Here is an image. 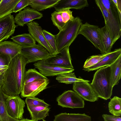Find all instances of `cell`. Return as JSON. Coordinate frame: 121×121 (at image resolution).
Instances as JSON below:
<instances>
[{"label": "cell", "instance_id": "11", "mask_svg": "<svg viewBox=\"0 0 121 121\" xmlns=\"http://www.w3.org/2000/svg\"><path fill=\"white\" fill-rule=\"evenodd\" d=\"M73 89L84 100L91 102L98 100V97L90 84L85 82H79L73 84Z\"/></svg>", "mask_w": 121, "mask_h": 121}, {"label": "cell", "instance_id": "40", "mask_svg": "<svg viewBox=\"0 0 121 121\" xmlns=\"http://www.w3.org/2000/svg\"><path fill=\"white\" fill-rule=\"evenodd\" d=\"M4 74L0 72V89L2 85Z\"/></svg>", "mask_w": 121, "mask_h": 121}, {"label": "cell", "instance_id": "24", "mask_svg": "<svg viewBox=\"0 0 121 121\" xmlns=\"http://www.w3.org/2000/svg\"><path fill=\"white\" fill-rule=\"evenodd\" d=\"M59 0H31V2L29 5L39 12L54 7Z\"/></svg>", "mask_w": 121, "mask_h": 121}, {"label": "cell", "instance_id": "31", "mask_svg": "<svg viewBox=\"0 0 121 121\" xmlns=\"http://www.w3.org/2000/svg\"><path fill=\"white\" fill-rule=\"evenodd\" d=\"M111 52L104 54L94 55L90 56L85 61L83 66V68H88L96 64L109 54Z\"/></svg>", "mask_w": 121, "mask_h": 121}, {"label": "cell", "instance_id": "32", "mask_svg": "<svg viewBox=\"0 0 121 121\" xmlns=\"http://www.w3.org/2000/svg\"><path fill=\"white\" fill-rule=\"evenodd\" d=\"M51 19L53 24L56 26L60 30H62L66 24L62 21L61 13L59 11H55L51 14Z\"/></svg>", "mask_w": 121, "mask_h": 121}, {"label": "cell", "instance_id": "42", "mask_svg": "<svg viewBox=\"0 0 121 121\" xmlns=\"http://www.w3.org/2000/svg\"><path fill=\"white\" fill-rule=\"evenodd\" d=\"M43 121H47L45 120L44 119H43Z\"/></svg>", "mask_w": 121, "mask_h": 121}, {"label": "cell", "instance_id": "29", "mask_svg": "<svg viewBox=\"0 0 121 121\" xmlns=\"http://www.w3.org/2000/svg\"><path fill=\"white\" fill-rule=\"evenodd\" d=\"M7 96L0 89V121H19L10 117L5 108V102Z\"/></svg>", "mask_w": 121, "mask_h": 121}, {"label": "cell", "instance_id": "3", "mask_svg": "<svg viewBox=\"0 0 121 121\" xmlns=\"http://www.w3.org/2000/svg\"><path fill=\"white\" fill-rule=\"evenodd\" d=\"M82 20L78 17L68 21L58 33L55 35L57 53L65 47H69L78 35Z\"/></svg>", "mask_w": 121, "mask_h": 121}, {"label": "cell", "instance_id": "22", "mask_svg": "<svg viewBox=\"0 0 121 121\" xmlns=\"http://www.w3.org/2000/svg\"><path fill=\"white\" fill-rule=\"evenodd\" d=\"M30 115L31 120L38 121L43 120L49 115L50 108L42 106H27Z\"/></svg>", "mask_w": 121, "mask_h": 121}, {"label": "cell", "instance_id": "17", "mask_svg": "<svg viewBox=\"0 0 121 121\" xmlns=\"http://www.w3.org/2000/svg\"><path fill=\"white\" fill-rule=\"evenodd\" d=\"M108 11L110 17L115 26L121 33V16L117 7L112 0H100Z\"/></svg>", "mask_w": 121, "mask_h": 121}, {"label": "cell", "instance_id": "2", "mask_svg": "<svg viewBox=\"0 0 121 121\" xmlns=\"http://www.w3.org/2000/svg\"><path fill=\"white\" fill-rule=\"evenodd\" d=\"M90 84L99 98L105 100L110 99L113 88L110 79V65L98 69Z\"/></svg>", "mask_w": 121, "mask_h": 121}, {"label": "cell", "instance_id": "28", "mask_svg": "<svg viewBox=\"0 0 121 121\" xmlns=\"http://www.w3.org/2000/svg\"><path fill=\"white\" fill-rule=\"evenodd\" d=\"M121 98L114 96L109 102L108 107L109 112L113 116L119 117L121 115Z\"/></svg>", "mask_w": 121, "mask_h": 121}, {"label": "cell", "instance_id": "20", "mask_svg": "<svg viewBox=\"0 0 121 121\" xmlns=\"http://www.w3.org/2000/svg\"><path fill=\"white\" fill-rule=\"evenodd\" d=\"M53 121H92L91 117L85 113H62L55 116Z\"/></svg>", "mask_w": 121, "mask_h": 121}, {"label": "cell", "instance_id": "23", "mask_svg": "<svg viewBox=\"0 0 121 121\" xmlns=\"http://www.w3.org/2000/svg\"><path fill=\"white\" fill-rule=\"evenodd\" d=\"M110 66V79L112 87L119 83L121 75V55Z\"/></svg>", "mask_w": 121, "mask_h": 121}, {"label": "cell", "instance_id": "9", "mask_svg": "<svg viewBox=\"0 0 121 121\" xmlns=\"http://www.w3.org/2000/svg\"><path fill=\"white\" fill-rule=\"evenodd\" d=\"M49 82L48 78L39 79L23 85L21 92V97H35L47 88Z\"/></svg>", "mask_w": 121, "mask_h": 121}, {"label": "cell", "instance_id": "8", "mask_svg": "<svg viewBox=\"0 0 121 121\" xmlns=\"http://www.w3.org/2000/svg\"><path fill=\"white\" fill-rule=\"evenodd\" d=\"M51 65L62 68H73L69 53V47L65 48L56 54L43 60Z\"/></svg>", "mask_w": 121, "mask_h": 121}, {"label": "cell", "instance_id": "14", "mask_svg": "<svg viewBox=\"0 0 121 121\" xmlns=\"http://www.w3.org/2000/svg\"><path fill=\"white\" fill-rule=\"evenodd\" d=\"M22 46L11 41L0 42V54L7 64L9 63L15 57L20 53Z\"/></svg>", "mask_w": 121, "mask_h": 121}, {"label": "cell", "instance_id": "39", "mask_svg": "<svg viewBox=\"0 0 121 121\" xmlns=\"http://www.w3.org/2000/svg\"><path fill=\"white\" fill-rule=\"evenodd\" d=\"M112 1L115 4L118 9L119 12L121 13V0H112Z\"/></svg>", "mask_w": 121, "mask_h": 121}, {"label": "cell", "instance_id": "15", "mask_svg": "<svg viewBox=\"0 0 121 121\" xmlns=\"http://www.w3.org/2000/svg\"><path fill=\"white\" fill-rule=\"evenodd\" d=\"M11 14L0 18V42L6 40L14 33L17 25Z\"/></svg>", "mask_w": 121, "mask_h": 121}, {"label": "cell", "instance_id": "19", "mask_svg": "<svg viewBox=\"0 0 121 121\" xmlns=\"http://www.w3.org/2000/svg\"><path fill=\"white\" fill-rule=\"evenodd\" d=\"M88 5L87 0H60L54 8L56 11L66 9H80Z\"/></svg>", "mask_w": 121, "mask_h": 121}, {"label": "cell", "instance_id": "41", "mask_svg": "<svg viewBox=\"0 0 121 121\" xmlns=\"http://www.w3.org/2000/svg\"><path fill=\"white\" fill-rule=\"evenodd\" d=\"M19 121H35L32 120H30L29 119L26 118L22 119L19 120Z\"/></svg>", "mask_w": 121, "mask_h": 121}, {"label": "cell", "instance_id": "34", "mask_svg": "<svg viewBox=\"0 0 121 121\" xmlns=\"http://www.w3.org/2000/svg\"><path fill=\"white\" fill-rule=\"evenodd\" d=\"M25 102L27 106H42L48 107L50 106L49 104L45 103L43 100L35 97H26Z\"/></svg>", "mask_w": 121, "mask_h": 121}, {"label": "cell", "instance_id": "13", "mask_svg": "<svg viewBox=\"0 0 121 121\" xmlns=\"http://www.w3.org/2000/svg\"><path fill=\"white\" fill-rule=\"evenodd\" d=\"M26 24L29 33L35 41L45 48L51 55L56 54L45 39L42 32L43 30L39 24L33 21Z\"/></svg>", "mask_w": 121, "mask_h": 121}, {"label": "cell", "instance_id": "18", "mask_svg": "<svg viewBox=\"0 0 121 121\" xmlns=\"http://www.w3.org/2000/svg\"><path fill=\"white\" fill-rule=\"evenodd\" d=\"M121 55V49H115L96 64L90 67L83 68L88 72L98 70L105 66L110 65Z\"/></svg>", "mask_w": 121, "mask_h": 121}, {"label": "cell", "instance_id": "7", "mask_svg": "<svg viewBox=\"0 0 121 121\" xmlns=\"http://www.w3.org/2000/svg\"><path fill=\"white\" fill-rule=\"evenodd\" d=\"M99 28L98 26L91 25L86 22L81 25L78 35H83L100 51L102 54H104L105 53L98 31Z\"/></svg>", "mask_w": 121, "mask_h": 121}, {"label": "cell", "instance_id": "36", "mask_svg": "<svg viewBox=\"0 0 121 121\" xmlns=\"http://www.w3.org/2000/svg\"><path fill=\"white\" fill-rule=\"evenodd\" d=\"M31 2V0H20L14 7L13 12L16 13L22 10L28 5Z\"/></svg>", "mask_w": 121, "mask_h": 121}, {"label": "cell", "instance_id": "25", "mask_svg": "<svg viewBox=\"0 0 121 121\" xmlns=\"http://www.w3.org/2000/svg\"><path fill=\"white\" fill-rule=\"evenodd\" d=\"M20 0H1L0 2V18L13 12V9Z\"/></svg>", "mask_w": 121, "mask_h": 121}, {"label": "cell", "instance_id": "1", "mask_svg": "<svg viewBox=\"0 0 121 121\" xmlns=\"http://www.w3.org/2000/svg\"><path fill=\"white\" fill-rule=\"evenodd\" d=\"M27 63L21 54L15 57L10 61L4 74L1 89L8 96H18L21 93Z\"/></svg>", "mask_w": 121, "mask_h": 121}, {"label": "cell", "instance_id": "26", "mask_svg": "<svg viewBox=\"0 0 121 121\" xmlns=\"http://www.w3.org/2000/svg\"><path fill=\"white\" fill-rule=\"evenodd\" d=\"M56 79L60 83L66 84H73L79 82H88L90 81L85 80L79 77L78 78L76 77L74 73L70 72L63 73L56 76Z\"/></svg>", "mask_w": 121, "mask_h": 121}, {"label": "cell", "instance_id": "37", "mask_svg": "<svg viewBox=\"0 0 121 121\" xmlns=\"http://www.w3.org/2000/svg\"><path fill=\"white\" fill-rule=\"evenodd\" d=\"M104 121H121V118L119 117H116L107 114L102 115Z\"/></svg>", "mask_w": 121, "mask_h": 121}, {"label": "cell", "instance_id": "16", "mask_svg": "<svg viewBox=\"0 0 121 121\" xmlns=\"http://www.w3.org/2000/svg\"><path fill=\"white\" fill-rule=\"evenodd\" d=\"M95 1L104 19L105 24L108 29L113 44L120 38L121 33L118 30L110 17L108 11L104 7L100 0H96Z\"/></svg>", "mask_w": 121, "mask_h": 121}, {"label": "cell", "instance_id": "21", "mask_svg": "<svg viewBox=\"0 0 121 121\" xmlns=\"http://www.w3.org/2000/svg\"><path fill=\"white\" fill-rule=\"evenodd\" d=\"M98 31L101 41L105 54L111 52L113 44L110 34L106 26L98 29Z\"/></svg>", "mask_w": 121, "mask_h": 121}, {"label": "cell", "instance_id": "10", "mask_svg": "<svg viewBox=\"0 0 121 121\" xmlns=\"http://www.w3.org/2000/svg\"><path fill=\"white\" fill-rule=\"evenodd\" d=\"M34 65L39 72L44 76H53L61 73L73 72V69L62 68L49 64L43 60L35 62Z\"/></svg>", "mask_w": 121, "mask_h": 121}, {"label": "cell", "instance_id": "12", "mask_svg": "<svg viewBox=\"0 0 121 121\" xmlns=\"http://www.w3.org/2000/svg\"><path fill=\"white\" fill-rule=\"evenodd\" d=\"M43 17L41 13L28 7L16 14L14 19L15 23L17 26H23L25 24L34 20L40 19Z\"/></svg>", "mask_w": 121, "mask_h": 121}, {"label": "cell", "instance_id": "33", "mask_svg": "<svg viewBox=\"0 0 121 121\" xmlns=\"http://www.w3.org/2000/svg\"><path fill=\"white\" fill-rule=\"evenodd\" d=\"M42 32L49 45L52 50L57 54V52L55 35L45 30H43Z\"/></svg>", "mask_w": 121, "mask_h": 121}, {"label": "cell", "instance_id": "6", "mask_svg": "<svg viewBox=\"0 0 121 121\" xmlns=\"http://www.w3.org/2000/svg\"><path fill=\"white\" fill-rule=\"evenodd\" d=\"M56 100L58 105L63 108H83L85 105L84 100L72 90L64 92L57 98Z\"/></svg>", "mask_w": 121, "mask_h": 121}, {"label": "cell", "instance_id": "30", "mask_svg": "<svg viewBox=\"0 0 121 121\" xmlns=\"http://www.w3.org/2000/svg\"><path fill=\"white\" fill-rule=\"evenodd\" d=\"M47 79V78L44 76L35 69H30L25 72L23 85L37 79Z\"/></svg>", "mask_w": 121, "mask_h": 121}, {"label": "cell", "instance_id": "43", "mask_svg": "<svg viewBox=\"0 0 121 121\" xmlns=\"http://www.w3.org/2000/svg\"><path fill=\"white\" fill-rule=\"evenodd\" d=\"M1 0H0V2L1 1Z\"/></svg>", "mask_w": 121, "mask_h": 121}, {"label": "cell", "instance_id": "27", "mask_svg": "<svg viewBox=\"0 0 121 121\" xmlns=\"http://www.w3.org/2000/svg\"><path fill=\"white\" fill-rule=\"evenodd\" d=\"M13 42L22 46H28L36 44V41L30 34L24 33L11 38Z\"/></svg>", "mask_w": 121, "mask_h": 121}, {"label": "cell", "instance_id": "35", "mask_svg": "<svg viewBox=\"0 0 121 121\" xmlns=\"http://www.w3.org/2000/svg\"><path fill=\"white\" fill-rule=\"evenodd\" d=\"M58 11L61 13L63 22L65 24L69 21L73 20L75 18L73 16L72 11L69 9H65Z\"/></svg>", "mask_w": 121, "mask_h": 121}, {"label": "cell", "instance_id": "5", "mask_svg": "<svg viewBox=\"0 0 121 121\" xmlns=\"http://www.w3.org/2000/svg\"><path fill=\"white\" fill-rule=\"evenodd\" d=\"M6 111L13 118L18 120L23 119L25 102L19 95L8 96L5 102Z\"/></svg>", "mask_w": 121, "mask_h": 121}, {"label": "cell", "instance_id": "4", "mask_svg": "<svg viewBox=\"0 0 121 121\" xmlns=\"http://www.w3.org/2000/svg\"><path fill=\"white\" fill-rule=\"evenodd\" d=\"M27 64L44 60L52 55L44 47L39 44L22 46L20 53Z\"/></svg>", "mask_w": 121, "mask_h": 121}, {"label": "cell", "instance_id": "38", "mask_svg": "<svg viewBox=\"0 0 121 121\" xmlns=\"http://www.w3.org/2000/svg\"><path fill=\"white\" fill-rule=\"evenodd\" d=\"M8 67V65L5 60L0 54V72L4 74Z\"/></svg>", "mask_w": 121, "mask_h": 121}]
</instances>
